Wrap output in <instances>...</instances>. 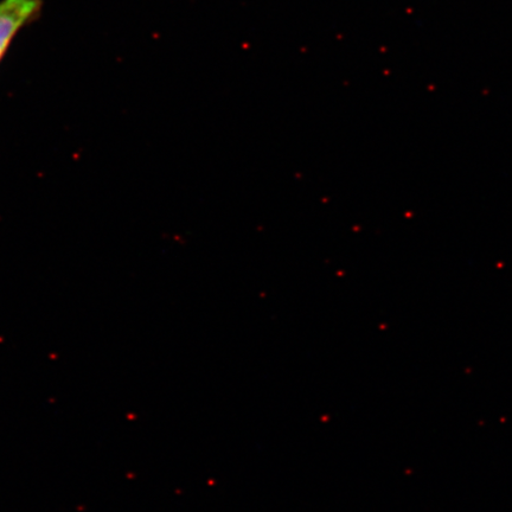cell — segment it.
<instances>
[{
    "label": "cell",
    "mask_w": 512,
    "mask_h": 512,
    "mask_svg": "<svg viewBox=\"0 0 512 512\" xmlns=\"http://www.w3.org/2000/svg\"><path fill=\"white\" fill-rule=\"evenodd\" d=\"M41 0H0V61L17 32L35 18Z\"/></svg>",
    "instance_id": "1"
}]
</instances>
